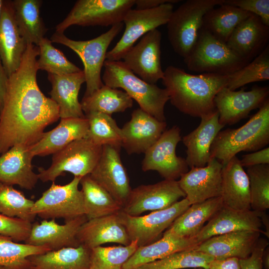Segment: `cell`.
Returning a JSON list of instances; mask_svg holds the SVG:
<instances>
[{
	"label": "cell",
	"instance_id": "6da1fadb",
	"mask_svg": "<svg viewBox=\"0 0 269 269\" xmlns=\"http://www.w3.org/2000/svg\"><path fill=\"white\" fill-rule=\"evenodd\" d=\"M38 55L37 46L27 44L19 67L8 77L0 113V155L16 145L31 146L60 118L57 104L38 86Z\"/></svg>",
	"mask_w": 269,
	"mask_h": 269
},
{
	"label": "cell",
	"instance_id": "7a4b0ae2",
	"mask_svg": "<svg viewBox=\"0 0 269 269\" xmlns=\"http://www.w3.org/2000/svg\"><path fill=\"white\" fill-rule=\"evenodd\" d=\"M228 80L229 75H194L172 65L164 71L162 79L171 104L181 112L200 118L216 110L215 97L227 87Z\"/></svg>",
	"mask_w": 269,
	"mask_h": 269
},
{
	"label": "cell",
	"instance_id": "3957f363",
	"mask_svg": "<svg viewBox=\"0 0 269 269\" xmlns=\"http://www.w3.org/2000/svg\"><path fill=\"white\" fill-rule=\"evenodd\" d=\"M269 143V99L241 127L221 130L210 148V159L223 165L241 151H256Z\"/></svg>",
	"mask_w": 269,
	"mask_h": 269
},
{
	"label": "cell",
	"instance_id": "277c9868",
	"mask_svg": "<svg viewBox=\"0 0 269 269\" xmlns=\"http://www.w3.org/2000/svg\"><path fill=\"white\" fill-rule=\"evenodd\" d=\"M102 78L104 85L121 88L134 100L139 108L161 122L165 121L164 107L169 100L167 90L142 80L123 61L106 60Z\"/></svg>",
	"mask_w": 269,
	"mask_h": 269
},
{
	"label": "cell",
	"instance_id": "5b68a950",
	"mask_svg": "<svg viewBox=\"0 0 269 269\" xmlns=\"http://www.w3.org/2000/svg\"><path fill=\"white\" fill-rule=\"evenodd\" d=\"M124 27L123 22L111 26L106 32L93 39L74 40L65 36L63 33L56 32L50 38L52 42L63 44L74 51L81 59L86 83L83 97L92 95L100 88L104 83L102 80L101 70L106 60L107 49Z\"/></svg>",
	"mask_w": 269,
	"mask_h": 269
},
{
	"label": "cell",
	"instance_id": "8992f818",
	"mask_svg": "<svg viewBox=\"0 0 269 269\" xmlns=\"http://www.w3.org/2000/svg\"><path fill=\"white\" fill-rule=\"evenodd\" d=\"M184 61L190 71L222 75H229L250 62L237 55L226 43L217 39L203 28Z\"/></svg>",
	"mask_w": 269,
	"mask_h": 269
},
{
	"label": "cell",
	"instance_id": "52a82bcc",
	"mask_svg": "<svg viewBox=\"0 0 269 269\" xmlns=\"http://www.w3.org/2000/svg\"><path fill=\"white\" fill-rule=\"evenodd\" d=\"M223 0H188L173 10L167 23V35L173 50L184 59L195 44L205 14Z\"/></svg>",
	"mask_w": 269,
	"mask_h": 269
},
{
	"label": "cell",
	"instance_id": "ba28073f",
	"mask_svg": "<svg viewBox=\"0 0 269 269\" xmlns=\"http://www.w3.org/2000/svg\"><path fill=\"white\" fill-rule=\"evenodd\" d=\"M102 147L86 137L73 141L53 154L49 168H38L39 179L43 182H53L65 172L81 178L90 174L100 158Z\"/></svg>",
	"mask_w": 269,
	"mask_h": 269
},
{
	"label": "cell",
	"instance_id": "9c48e42d",
	"mask_svg": "<svg viewBox=\"0 0 269 269\" xmlns=\"http://www.w3.org/2000/svg\"><path fill=\"white\" fill-rule=\"evenodd\" d=\"M135 0H78L67 16L56 26V32L64 33L69 27L111 26L122 22Z\"/></svg>",
	"mask_w": 269,
	"mask_h": 269
},
{
	"label": "cell",
	"instance_id": "30bf717a",
	"mask_svg": "<svg viewBox=\"0 0 269 269\" xmlns=\"http://www.w3.org/2000/svg\"><path fill=\"white\" fill-rule=\"evenodd\" d=\"M81 178L74 176L64 185L52 182L34 202L32 212L43 220L63 218L65 222L84 215L83 195L78 188Z\"/></svg>",
	"mask_w": 269,
	"mask_h": 269
},
{
	"label": "cell",
	"instance_id": "8fae6325",
	"mask_svg": "<svg viewBox=\"0 0 269 269\" xmlns=\"http://www.w3.org/2000/svg\"><path fill=\"white\" fill-rule=\"evenodd\" d=\"M173 10V4L171 3L147 9H130L123 20L125 26L123 34L113 49L107 52L106 60L120 61L139 38L167 24Z\"/></svg>",
	"mask_w": 269,
	"mask_h": 269
},
{
	"label": "cell",
	"instance_id": "7c38bea8",
	"mask_svg": "<svg viewBox=\"0 0 269 269\" xmlns=\"http://www.w3.org/2000/svg\"><path fill=\"white\" fill-rule=\"evenodd\" d=\"M190 205L184 198L167 208L152 211L147 215L132 216L122 211L119 215L131 242L136 240L138 246L141 247L156 241Z\"/></svg>",
	"mask_w": 269,
	"mask_h": 269
},
{
	"label": "cell",
	"instance_id": "4fadbf2b",
	"mask_svg": "<svg viewBox=\"0 0 269 269\" xmlns=\"http://www.w3.org/2000/svg\"><path fill=\"white\" fill-rule=\"evenodd\" d=\"M181 140L180 129L174 126L166 130L144 153L143 171H156L164 179L176 180L188 171L185 158L176 155V148Z\"/></svg>",
	"mask_w": 269,
	"mask_h": 269
},
{
	"label": "cell",
	"instance_id": "5bb4252c",
	"mask_svg": "<svg viewBox=\"0 0 269 269\" xmlns=\"http://www.w3.org/2000/svg\"><path fill=\"white\" fill-rule=\"evenodd\" d=\"M186 195L178 180L164 179L155 184L141 185L133 189L122 211L132 216L167 208Z\"/></svg>",
	"mask_w": 269,
	"mask_h": 269
},
{
	"label": "cell",
	"instance_id": "9a60e30c",
	"mask_svg": "<svg viewBox=\"0 0 269 269\" xmlns=\"http://www.w3.org/2000/svg\"><path fill=\"white\" fill-rule=\"evenodd\" d=\"M161 32L157 29L152 30L122 58L124 63L135 75L151 84H155L164 75L161 65Z\"/></svg>",
	"mask_w": 269,
	"mask_h": 269
},
{
	"label": "cell",
	"instance_id": "2e32d148",
	"mask_svg": "<svg viewBox=\"0 0 269 269\" xmlns=\"http://www.w3.org/2000/svg\"><path fill=\"white\" fill-rule=\"evenodd\" d=\"M242 87L239 91L231 90L225 87L216 95L214 106L221 125L225 126L238 123L269 99L268 87L255 86L248 91Z\"/></svg>",
	"mask_w": 269,
	"mask_h": 269
},
{
	"label": "cell",
	"instance_id": "e0dca14e",
	"mask_svg": "<svg viewBox=\"0 0 269 269\" xmlns=\"http://www.w3.org/2000/svg\"><path fill=\"white\" fill-rule=\"evenodd\" d=\"M120 150L115 146L103 145L100 158L89 175L123 208L132 189L121 159Z\"/></svg>",
	"mask_w": 269,
	"mask_h": 269
},
{
	"label": "cell",
	"instance_id": "ac0fdd59",
	"mask_svg": "<svg viewBox=\"0 0 269 269\" xmlns=\"http://www.w3.org/2000/svg\"><path fill=\"white\" fill-rule=\"evenodd\" d=\"M223 165L216 158L210 159L204 167H192L178 180L190 205L220 197Z\"/></svg>",
	"mask_w": 269,
	"mask_h": 269
},
{
	"label": "cell",
	"instance_id": "d6986e66",
	"mask_svg": "<svg viewBox=\"0 0 269 269\" xmlns=\"http://www.w3.org/2000/svg\"><path fill=\"white\" fill-rule=\"evenodd\" d=\"M161 122L140 108L132 113L131 120L121 129L122 146L129 154L145 153L166 130Z\"/></svg>",
	"mask_w": 269,
	"mask_h": 269
},
{
	"label": "cell",
	"instance_id": "ffe728a7",
	"mask_svg": "<svg viewBox=\"0 0 269 269\" xmlns=\"http://www.w3.org/2000/svg\"><path fill=\"white\" fill-rule=\"evenodd\" d=\"M87 218L83 215L59 225L55 219L43 220L40 223L32 224L28 238L24 243L36 246H44L51 251L64 248L77 247L80 245L77 233L81 226Z\"/></svg>",
	"mask_w": 269,
	"mask_h": 269
},
{
	"label": "cell",
	"instance_id": "44dd1931",
	"mask_svg": "<svg viewBox=\"0 0 269 269\" xmlns=\"http://www.w3.org/2000/svg\"><path fill=\"white\" fill-rule=\"evenodd\" d=\"M262 212L251 209L237 210L223 206L194 238L199 245L212 237L233 232L247 230L264 233L261 230Z\"/></svg>",
	"mask_w": 269,
	"mask_h": 269
},
{
	"label": "cell",
	"instance_id": "7402d4cb",
	"mask_svg": "<svg viewBox=\"0 0 269 269\" xmlns=\"http://www.w3.org/2000/svg\"><path fill=\"white\" fill-rule=\"evenodd\" d=\"M269 40V26L251 14L237 25L226 43L237 55L250 62L266 47Z\"/></svg>",
	"mask_w": 269,
	"mask_h": 269
},
{
	"label": "cell",
	"instance_id": "603a6c76",
	"mask_svg": "<svg viewBox=\"0 0 269 269\" xmlns=\"http://www.w3.org/2000/svg\"><path fill=\"white\" fill-rule=\"evenodd\" d=\"M26 46L16 23L12 0H3L0 17V59L8 77L19 67Z\"/></svg>",
	"mask_w": 269,
	"mask_h": 269
},
{
	"label": "cell",
	"instance_id": "cb8c5ba5",
	"mask_svg": "<svg viewBox=\"0 0 269 269\" xmlns=\"http://www.w3.org/2000/svg\"><path fill=\"white\" fill-rule=\"evenodd\" d=\"M261 232L239 231L212 237L199 244L194 249L214 259L248 257L253 251Z\"/></svg>",
	"mask_w": 269,
	"mask_h": 269
},
{
	"label": "cell",
	"instance_id": "d4e9b609",
	"mask_svg": "<svg viewBox=\"0 0 269 269\" xmlns=\"http://www.w3.org/2000/svg\"><path fill=\"white\" fill-rule=\"evenodd\" d=\"M77 237L80 245L90 250L106 243L127 246L131 242L119 212L87 220L80 227Z\"/></svg>",
	"mask_w": 269,
	"mask_h": 269
},
{
	"label": "cell",
	"instance_id": "484cf974",
	"mask_svg": "<svg viewBox=\"0 0 269 269\" xmlns=\"http://www.w3.org/2000/svg\"><path fill=\"white\" fill-rule=\"evenodd\" d=\"M34 156L29 146L16 145L0 155V182L17 185L27 189H33L39 178L33 171L32 159Z\"/></svg>",
	"mask_w": 269,
	"mask_h": 269
},
{
	"label": "cell",
	"instance_id": "4316f807",
	"mask_svg": "<svg viewBox=\"0 0 269 269\" xmlns=\"http://www.w3.org/2000/svg\"><path fill=\"white\" fill-rule=\"evenodd\" d=\"M224 127L219 121L216 110L201 118L199 126L184 136L182 142L186 147V161L188 167H200L210 159V148L218 133Z\"/></svg>",
	"mask_w": 269,
	"mask_h": 269
},
{
	"label": "cell",
	"instance_id": "83f0119b",
	"mask_svg": "<svg viewBox=\"0 0 269 269\" xmlns=\"http://www.w3.org/2000/svg\"><path fill=\"white\" fill-rule=\"evenodd\" d=\"M88 130L89 122L86 117L61 119L56 127L44 132L29 149L34 156L53 154L73 141L86 137Z\"/></svg>",
	"mask_w": 269,
	"mask_h": 269
},
{
	"label": "cell",
	"instance_id": "f1b7e54d",
	"mask_svg": "<svg viewBox=\"0 0 269 269\" xmlns=\"http://www.w3.org/2000/svg\"><path fill=\"white\" fill-rule=\"evenodd\" d=\"M48 79L52 85L50 98L59 107L60 118L85 117L78 100L81 85L85 82L83 70L62 75L48 74Z\"/></svg>",
	"mask_w": 269,
	"mask_h": 269
},
{
	"label": "cell",
	"instance_id": "f546056e",
	"mask_svg": "<svg viewBox=\"0 0 269 269\" xmlns=\"http://www.w3.org/2000/svg\"><path fill=\"white\" fill-rule=\"evenodd\" d=\"M221 197L224 207L237 210L251 209L248 177L237 156L223 165Z\"/></svg>",
	"mask_w": 269,
	"mask_h": 269
},
{
	"label": "cell",
	"instance_id": "4dcf8cb0",
	"mask_svg": "<svg viewBox=\"0 0 269 269\" xmlns=\"http://www.w3.org/2000/svg\"><path fill=\"white\" fill-rule=\"evenodd\" d=\"M223 206L221 196L191 204L174 221L163 235L194 238L204 224Z\"/></svg>",
	"mask_w": 269,
	"mask_h": 269
},
{
	"label": "cell",
	"instance_id": "1f68e13d",
	"mask_svg": "<svg viewBox=\"0 0 269 269\" xmlns=\"http://www.w3.org/2000/svg\"><path fill=\"white\" fill-rule=\"evenodd\" d=\"M198 245L193 238L163 235L151 244L138 247L125 263L123 269H134L176 252L194 250Z\"/></svg>",
	"mask_w": 269,
	"mask_h": 269
},
{
	"label": "cell",
	"instance_id": "d6a6232c",
	"mask_svg": "<svg viewBox=\"0 0 269 269\" xmlns=\"http://www.w3.org/2000/svg\"><path fill=\"white\" fill-rule=\"evenodd\" d=\"M34 269H90V250L80 245L28 257Z\"/></svg>",
	"mask_w": 269,
	"mask_h": 269
},
{
	"label": "cell",
	"instance_id": "836d02e7",
	"mask_svg": "<svg viewBox=\"0 0 269 269\" xmlns=\"http://www.w3.org/2000/svg\"><path fill=\"white\" fill-rule=\"evenodd\" d=\"M40 0H14L12 6L19 33L25 43L38 46L47 28L40 15Z\"/></svg>",
	"mask_w": 269,
	"mask_h": 269
},
{
	"label": "cell",
	"instance_id": "e575fe53",
	"mask_svg": "<svg viewBox=\"0 0 269 269\" xmlns=\"http://www.w3.org/2000/svg\"><path fill=\"white\" fill-rule=\"evenodd\" d=\"M85 215L88 220L116 214L123 207L89 174L81 178Z\"/></svg>",
	"mask_w": 269,
	"mask_h": 269
},
{
	"label": "cell",
	"instance_id": "d590c367",
	"mask_svg": "<svg viewBox=\"0 0 269 269\" xmlns=\"http://www.w3.org/2000/svg\"><path fill=\"white\" fill-rule=\"evenodd\" d=\"M219 6L205 14L202 28L226 43L237 25L252 13L231 5L222 4Z\"/></svg>",
	"mask_w": 269,
	"mask_h": 269
},
{
	"label": "cell",
	"instance_id": "8d00e7d4",
	"mask_svg": "<svg viewBox=\"0 0 269 269\" xmlns=\"http://www.w3.org/2000/svg\"><path fill=\"white\" fill-rule=\"evenodd\" d=\"M81 104L85 115L99 112L111 116L131 108L133 100L125 91L104 84L90 96L83 97Z\"/></svg>",
	"mask_w": 269,
	"mask_h": 269
},
{
	"label": "cell",
	"instance_id": "74e56055",
	"mask_svg": "<svg viewBox=\"0 0 269 269\" xmlns=\"http://www.w3.org/2000/svg\"><path fill=\"white\" fill-rule=\"evenodd\" d=\"M50 251L44 246L19 243L0 235V266L8 269H32L28 257Z\"/></svg>",
	"mask_w": 269,
	"mask_h": 269
},
{
	"label": "cell",
	"instance_id": "f35d334b",
	"mask_svg": "<svg viewBox=\"0 0 269 269\" xmlns=\"http://www.w3.org/2000/svg\"><path fill=\"white\" fill-rule=\"evenodd\" d=\"M85 117L89 122L86 137L97 145H109L120 148L122 134L115 120L111 116L99 112H91Z\"/></svg>",
	"mask_w": 269,
	"mask_h": 269
},
{
	"label": "cell",
	"instance_id": "ab89813d",
	"mask_svg": "<svg viewBox=\"0 0 269 269\" xmlns=\"http://www.w3.org/2000/svg\"><path fill=\"white\" fill-rule=\"evenodd\" d=\"M34 202L13 186L0 182V214L32 223L36 216L31 211Z\"/></svg>",
	"mask_w": 269,
	"mask_h": 269
},
{
	"label": "cell",
	"instance_id": "60d3db41",
	"mask_svg": "<svg viewBox=\"0 0 269 269\" xmlns=\"http://www.w3.org/2000/svg\"><path fill=\"white\" fill-rule=\"evenodd\" d=\"M269 79V45L246 65L229 75L227 88L236 90L246 85Z\"/></svg>",
	"mask_w": 269,
	"mask_h": 269
},
{
	"label": "cell",
	"instance_id": "b9f144b4",
	"mask_svg": "<svg viewBox=\"0 0 269 269\" xmlns=\"http://www.w3.org/2000/svg\"><path fill=\"white\" fill-rule=\"evenodd\" d=\"M138 247L137 241L127 246H99L90 250V269H123Z\"/></svg>",
	"mask_w": 269,
	"mask_h": 269
},
{
	"label": "cell",
	"instance_id": "7bdbcfd3",
	"mask_svg": "<svg viewBox=\"0 0 269 269\" xmlns=\"http://www.w3.org/2000/svg\"><path fill=\"white\" fill-rule=\"evenodd\" d=\"M214 259L195 250L172 254L160 260L141 265L134 269H182L201 268L209 269Z\"/></svg>",
	"mask_w": 269,
	"mask_h": 269
},
{
	"label": "cell",
	"instance_id": "ee69618b",
	"mask_svg": "<svg viewBox=\"0 0 269 269\" xmlns=\"http://www.w3.org/2000/svg\"><path fill=\"white\" fill-rule=\"evenodd\" d=\"M39 58L37 59L38 70H44L48 74L62 75L81 70L70 62L63 53L52 44V41L43 37L38 44Z\"/></svg>",
	"mask_w": 269,
	"mask_h": 269
},
{
	"label": "cell",
	"instance_id": "f6af8a7d",
	"mask_svg": "<svg viewBox=\"0 0 269 269\" xmlns=\"http://www.w3.org/2000/svg\"><path fill=\"white\" fill-rule=\"evenodd\" d=\"M252 210L266 212L269 208V164L247 168Z\"/></svg>",
	"mask_w": 269,
	"mask_h": 269
},
{
	"label": "cell",
	"instance_id": "bcb514c9",
	"mask_svg": "<svg viewBox=\"0 0 269 269\" xmlns=\"http://www.w3.org/2000/svg\"><path fill=\"white\" fill-rule=\"evenodd\" d=\"M31 227V222L0 214V235L10 238L15 242H24L29 235Z\"/></svg>",
	"mask_w": 269,
	"mask_h": 269
},
{
	"label": "cell",
	"instance_id": "7dc6e473",
	"mask_svg": "<svg viewBox=\"0 0 269 269\" xmlns=\"http://www.w3.org/2000/svg\"><path fill=\"white\" fill-rule=\"evenodd\" d=\"M223 4L237 7L259 16L269 26V0H223Z\"/></svg>",
	"mask_w": 269,
	"mask_h": 269
},
{
	"label": "cell",
	"instance_id": "c3c4849f",
	"mask_svg": "<svg viewBox=\"0 0 269 269\" xmlns=\"http://www.w3.org/2000/svg\"><path fill=\"white\" fill-rule=\"evenodd\" d=\"M269 246L267 239L260 238L251 255L240 259L241 269H263L262 257L265 249Z\"/></svg>",
	"mask_w": 269,
	"mask_h": 269
},
{
	"label": "cell",
	"instance_id": "681fc988",
	"mask_svg": "<svg viewBox=\"0 0 269 269\" xmlns=\"http://www.w3.org/2000/svg\"><path fill=\"white\" fill-rule=\"evenodd\" d=\"M240 161L241 165L247 168L260 164H269V147L242 155Z\"/></svg>",
	"mask_w": 269,
	"mask_h": 269
},
{
	"label": "cell",
	"instance_id": "f907efd6",
	"mask_svg": "<svg viewBox=\"0 0 269 269\" xmlns=\"http://www.w3.org/2000/svg\"><path fill=\"white\" fill-rule=\"evenodd\" d=\"M209 269H241L240 259L236 257L214 259L210 262Z\"/></svg>",
	"mask_w": 269,
	"mask_h": 269
},
{
	"label": "cell",
	"instance_id": "816d5d0a",
	"mask_svg": "<svg viewBox=\"0 0 269 269\" xmlns=\"http://www.w3.org/2000/svg\"><path fill=\"white\" fill-rule=\"evenodd\" d=\"M179 0H135L136 9H147L157 7L165 3H174Z\"/></svg>",
	"mask_w": 269,
	"mask_h": 269
},
{
	"label": "cell",
	"instance_id": "f5cc1de1",
	"mask_svg": "<svg viewBox=\"0 0 269 269\" xmlns=\"http://www.w3.org/2000/svg\"><path fill=\"white\" fill-rule=\"evenodd\" d=\"M8 77L0 59V113L3 105Z\"/></svg>",
	"mask_w": 269,
	"mask_h": 269
},
{
	"label": "cell",
	"instance_id": "db71d44e",
	"mask_svg": "<svg viewBox=\"0 0 269 269\" xmlns=\"http://www.w3.org/2000/svg\"><path fill=\"white\" fill-rule=\"evenodd\" d=\"M263 266L265 269H269V247L268 246L264 250L262 257Z\"/></svg>",
	"mask_w": 269,
	"mask_h": 269
},
{
	"label": "cell",
	"instance_id": "11a10c76",
	"mask_svg": "<svg viewBox=\"0 0 269 269\" xmlns=\"http://www.w3.org/2000/svg\"><path fill=\"white\" fill-rule=\"evenodd\" d=\"M260 217H261L263 225H264L266 227V232L265 233V234L268 237V238H269V227L268 216L266 214V212H262L261 213Z\"/></svg>",
	"mask_w": 269,
	"mask_h": 269
},
{
	"label": "cell",
	"instance_id": "9f6ffc18",
	"mask_svg": "<svg viewBox=\"0 0 269 269\" xmlns=\"http://www.w3.org/2000/svg\"><path fill=\"white\" fill-rule=\"evenodd\" d=\"M3 0H0V17L1 14V8L3 4Z\"/></svg>",
	"mask_w": 269,
	"mask_h": 269
},
{
	"label": "cell",
	"instance_id": "6f0895ef",
	"mask_svg": "<svg viewBox=\"0 0 269 269\" xmlns=\"http://www.w3.org/2000/svg\"><path fill=\"white\" fill-rule=\"evenodd\" d=\"M0 269H8L4 268L3 267L0 266Z\"/></svg>",
	"mask_w": 269,
	"mask_h": 269
},
{
	"label": "cell",
	"instance_id": "680465c9",
	"mask_svg": "<svg viewBox=\"0 0 269 269\" xmlns=\"http://www.w3.org/2000/svg\"><path fill=\"white\" fill-rule=\"evenodd\" d=\"M194 269H204L201 268H194Z\"/></svg>",
	"mask_w": 269,
	"mask_h": 269
}]
</instances>
